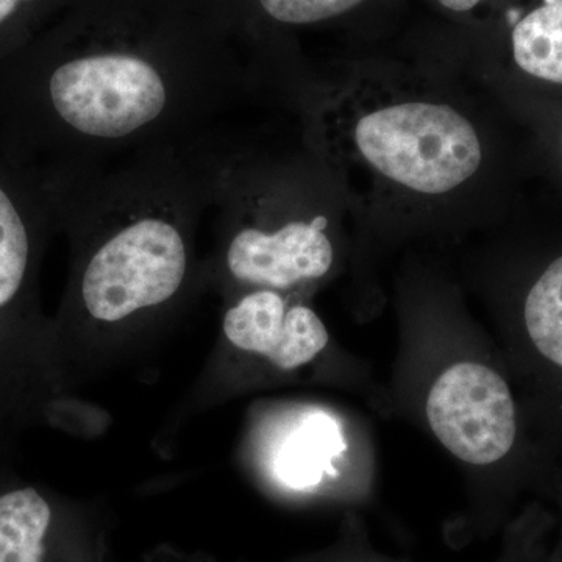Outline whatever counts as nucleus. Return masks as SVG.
<instances>
[{
  "mask_svg": "<svg viewBox=\"0 0 562 562\" xmlns=\"http://www.w3.org/2000/svg\"><path fill=\"white\" fill-rule=\"evenodd\" d=\"M239 87L213 36L88 11L0 60L2 138L40 169L106 165L221 131Z\"/></svg>",
  "mask_w": 562,
  "mask_h": 562,
  "instance_id": "f257e3e1",
  "label": "nucleus"
},
{
  "mask_svg": "<svg viewBox=\"0 0 562 562\" xmlns=\"http://www.w3.org/2000/svg\"><path fill=\"white\" fill-rule=\"evenodd\" d=\"M350 139L368 168L414 194H449L483 162L472 122L441 102L376 103L355 117Z\"/></svg>",
  "mask_w": 562,
  "mask_h": 562,
  "instance_id": "f03ea898",
  "label": "nucleus"
},
{
  "mask_svg": "<svg viewBox=\"0 0 562 562\" xmlns=\"http://www.w3.org/2000/svg\"><path fill=\"white\" fill-rule=\"evenodd\" d=\"M427 419L438 441L469 464L502 460L516 441L512 391L480 362H457L441 373L428 394Z\"/></svg>",
  "mask_w": 562,
  "mask_h": 562,
  "instance_id": "7ed1b4c3",
  "label": "nucleus"
},
{
  "mask_svg": "<svg viewBox=\"0 0 562 562\" xmlns=\"http://www.w3.org/2000/svg\"><path fill=\"white\" fill-rule=\"evenodd\" d=\"M52 224L57 216L43 172L0 138V342L27 303Z\"/></svg>",
  "mask_w": 562,
  "mask_h": 562,
  "instance_id": "20e7f679",
  "label": "nucleus"
},
{
  "mask_svg": "<svg viewBox=\"0 0 562 562\" xmlns=\"http://www.w3.org/2000/svg\"><path fill=\"white\" fill-rule=\"evenodd\" d=\"M220 239L222 272L247 290H299L324 279L335 262V246L324 213L271 232H220Z\"/></svg>",
  "mask_w": 562,
  "mask_h": 562,
  "instance_id": "39448f33",
  "label": "nucleus"
},
{
  "mask_svg": "<svg viewBox=\"0 0 562 562\" xmlns=\"http://www.w3.org/2000/svg\"><path fill=\"white\" fill-rule=\"evenodd\" d=\"M222 328L236 349L260 355L283 371L308 364L328 344L316 312L277 290L244 292L225 313Z\"/></svg>",
  "mask_w": 562,
  "mask_h": 562,
  "instance_id": "423d86ee",
  "label": "nucleus"
},
{
  "mask_svg": "<svg viewBox=\"0 0 562 562\" xmlns=\"http://www.w3.org/2000/svg\"><path fill=\"white\" fill-rule=\"evenodd\" d=\"M342 450L338 422L322 412L308 413L281 439L273 454V472L292 490H310L335 473L333 462Z\"/></svg>",
  "mask_w": 562,
  "mask_h": 562,
  "instance_id": "0eeeda50",
  "label": "nucleus"
},
{
  "mask_svg": "<svg viewBox=\"0 0 562 562\" xmlns=\"http://www.w3.org/2000/svg\"><path fill=\"white\" fill-rule=\"evenodd\" d=\"M54 508L36 487L0 492V562L49 561Z\"/></svg>",
  "mask_w": 562,
  "mask_h": 562,
  "instance_id": "6e6552de",
  "label": "nucleus"
},
{
  "mask_svg": "<svg viewBox=\"0 0 562 562\" xmlns=\"http://www.w3.org/2000/svg\"><path fill=\"white\" fill-rule=\"evenodd\" d=\"M513 58L531 79L562 88V0H543L513 29Z\"/></svg>",
  "mask_w": 562,
  "mask_h": 562,
  "instance_id": "1a4fd4ad",
  "label": "nucleus"
},
{
  "mask_svg": "<svg viewBox=\"0 0 562 562\" xmlns=\"http://www.w3.org/2000/svg\"><path fill=\"white\" fill-rule=\"evenodd\" d=\"M525 325L536 349L562 368V257L547 266L528 292Z\"/></svg>",
  "mask_w": 562,
  "mask_h": 562,
  "instance_id": "9d476101",
  "label": "nucleus"
},
{
  "mask_svg": "<svg viewBox=\"0 0 562 562\" xmlns=\"http://www.w3.org/2000/svg\"><path fill=\"white\" fill-rule=\"evenodd\" d=\"M55 0H0V60L31 43V32Z\"/></svg>",
  "mask_w": 562,
  "mask_h": 562,
  "instance_id": "9b49d317",
  "label": "nucleus"
},
{
  "mask_svg": "<svg viewBox=\"0 0 562 562\" xmlns=\"http://www.w3.org/2000/svg\"><path fill=\"white\" fill-rule=\"evenodd\" d=\"M362 0H258L261 10L281 24H314L339 16Z\"/></svg>",
  "mask_w": 562,
  "mask_h": 562,
  "instance_id": "f8f14e48",
  "label": "nucleus"
},
{
  "mask_svg": "<svg viewBox=\"0 0 562 562\" xmlns=\"http://www.w3.org/2000/svg\"><path fill=\"white\" fill-rule=\"evenodd\" d=\"M438 2L452 11H469L475 9L482 0H438Z\"/></svg>",
  "mask_w": 562,
  "mask_h": 562,
  "instance_id": "ddd939ff",
  "label": "nucleus"
},
{
  "mask_svg": "<svg viewBox=\"0 0 562 562\" xmlns=\"http://www.w3.org/2000/svg\"><path fill=\"white\" fill-rule=\"evenodd\" d=\"M561 154H562V133H561Z\"/></svg>",
  "mask_w": 562,
  "mask_h": 562,
  "instance_id": "4468645a",
  "label": "nucleus"
},
{
  "mask_svg": "<svg viewBox=\"0 0 562 562\" xmlns=\"http://www.w3.org/2000/svg\"><path fill=\"white\" fill-rule=\"evenodd\" d=\"M360 562H362V561H360Z\"/></svg>",
  "mask_w": 562,
  "mask_h": 562,
  "instance_id": "2eb2a0df",
  "label": "nucleus"
}]
</instances>
